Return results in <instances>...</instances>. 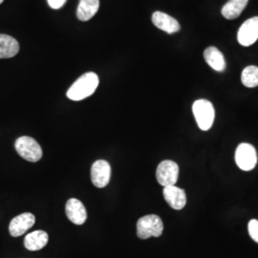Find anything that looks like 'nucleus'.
<instances>
[{"mask_svg":"<svg viewBox=\"0 0 258 258\" xmlns=\"http://www.w3.org/2000/svg\"><path fill=\"white\" fill-rule=\"evenodd\" d=\"M99 85V77L93 72H88L80 77L67 91V97L72 101H83L90 97Z\"/></svg>","mask_w":258,"mask_h":258,"instance_id":"obj_1","label":"nucleus"},{"mask_svg":"<svg viewBox=\"0 0 258 258\" xmlns=\"http://www.w3.org/2000/svg\"><path fill=\"white\" fill-rule=\"evenodd\" d=\"M164 231L162 219L155 214L146 215L137 222V235L141 239H148L150 237H159Z\"/></svg>","mask_w":258,"mask_h":258,"instance_id":"obj_2","label":"nucleus"},{"mask_svg":"<svg viewBox=\"0 0 258 258\" xmlns=\"http://www.w3.org/2000/svg\"><path fill=\"white\" fill-rule=\"evenodd\" d=\"M192 111L199 128L207 131L212 127L215 116L212 102L203 99L198 100L194 102Z\"/></svg>","mask_w":258,"mask_h":258,"instance_id":"obj_3","label":"nucleus"},{"mask_svg":"<svg viewBox=\"0 0 258 258\" xmlns=\"http://www.w3.org/2000/svg\"><path fill=\"white\" fill-rule=\"evenodd\" d=\"M17 152L28 162L36 163L42 158V149L35 139L23 136L16 141Z\"/></svg>","mask_w":258,"mask_h":258,"instance_id":"obj_4","label":"nucleus"},{"mask_svg":"<svg viewBox=\"0 0 258 258\" xmlns=\"http://www.w3.org/2000/svg\"><path fill=\"white\" fill-rule=\"evenodd\" d=\"M235 162L240 169L244 171L252 170L257 164L255 148L249 144H240L235 151Z\"/></svg>","mask_w":258,"mask_h":258,"instance_id":"obj_5","label":"nucleus"},{"mask_svg":"<svg viewBox=\"0 0 258 258\" xmlns=\"http://www.w3.org/2000/svg\"><path fill=\"white\" fill-rule=\"evenodd\" d=\"M179 177V166L175 162L166 160L160 163L157 167L156 178L158 183L164 187L174 185Z\"/></svg>","mask_w":258,"mask_h":258,"instance_id":"obj_6","label":"nucleus"},{"mask_svg":"<svg viewBox=\"0 0 258 258\" xmlns=\"http://www.w3.org/2000/svg\"><path fill=\"white\" fill-rule=\"evenodd\" d=\"M237 39L241 45L250 46L258 39V17L246 20L239 28Z\"/></svg>","mask_w":258,"mask_h":258,"instance_id":"obj_7","label":"nucleus"},{"mask_svg":"<svg viewBox=\"0 0 258 258\" xmlns=\"http://www.w3.org/2000/svg\"><path fill=\"white\" fill-rule=\"evenodd\" d=\"M111 177V166L108 162L104 160L96 161L91 167V180L96 187L106 186Z\"/></svg>","mask_w":258,"mask_h":258,"instance_id":"obj_8","label":"nucleus"},{"mask_svg":"<svg viewBox=\"0 0 258 258\" xmlns=\"http://www.w3.org/2000/svg\"><path fill=\"white\" fill-rule=\"evenodd\" d=\"M36 223V217L30 212H25L16 216L10 223V234L14 237H19L30 230Z\"/></svg>","mask_w":258,"mask_h":258,"instance_id":"obj_9","label":"nucleus"},{"mask_svg":"<svg viewBox=\"0 0 258 258\" xmlns=\"http://www.w3.org/2000/svg\"><path fill=\"white\" fill-rule=\"evenodd\" d=\"M65 211L68 219L76 225H83L87 219L86 209L84 205L78 199H69L66 203Z\"/></svg>","mask_w":258,"mask_h":258,"instance_id":"obj_10","label":"nucleus"},{"mask_svg":"<svg viewBox=\"0 0 258 258\" xmlns=\"http://www.w3.org/2000/svg\"><path fill=\"white\" fill-rule=\"evenodd\" d=\"M163 194L166 203L170 206V208L176 211L184 209L186 204V195L184 189L175 185H168L164 187Z\"/></svg>","mask_w":258,"mask_h":258,"instance_id":"obj_11","label":"nucleus"},{"mask_svg":"<svg viewBox=\"0 0 258 258\" xmlns=\"http://www.w3.org/2000/svg\"><path fill=\"white\" fill-rule=\"evenodd\" d=\"M152 22L157 28L167 34H174L181 29L177 19L163 12H155L152 15Z\"/></svg>","mask_w":258,"mask_h":258,"instance_id":"obj_12","label":"nucleus"},{"mask_svg":"<svg viewBox=\"0 0 258 258\" xmlns=\"http://www.w3.org/2000/svg\"><path fill=\"white\" fill-rule=\"evenodd\" d=\"M204 57L207 63L217 72H223L226 69V60L221 52L216 47L211 46L204 51Z\"/></svg>","mask_w":258,"mask_h":258,"instance_id":"obj_13","label":"nucleus"},{"mask_svg":"<svg viewBox=\"0 0 258 258\" xmlns=\"http://www.w3.org/2000/svg\"><path fill=\"white\" fill-rule=\"evenodd\" d=\"M48 240L49 236L45 231H33L26 235L24 239V246L26 249L32 251L39 250L46 246Z\"/></svg>","mask_w":258,"mask_h":258,"instance_id":"obj_14","label":"nucleus"},{"mask_svg":"<svg viewBox=\"0 0 258 258\" xmlns=\"http://www.w3.org/2000/svg\"><path fill=\"white\" fill-rule=\"evenodd\" d=\"M99 7V0H80L77 17L81 21H88L97 14Z\"/></svg>","mask_w":258,"mask_h":258,"instance_id":"obj_15","label":"nucleus"},{"mask_svg":"<svg viewBox=\"0 0 258 258\" xmlns=\"http://www.w3.org/2000/svg\"><path fill=\"white\" fill-rule=\"evenodd\" d=\"M18 40L8 35H0V58H10L19 53Z\"/></svg>","mask_w":258,"mask_h":258,"instance_id":"obj_16","label":"nucleus"},{"mask_svg":"<svg viewBox=\"0 0 258 258\" xmlns=\"http://www.w3.org/2000/svg\"><path fill=\"white\" fill-rule=\"evenodd\" d=\"M249 0H229L222 8V15L225 19H237L246 8Z\"/></svg>","mask_w":258,"mask_h":258,"instance_id":"obj_17","label":"nucleus"},{"mask_svg":"<svg viewBox=\"0 0 258 258\" xmlns=\"http://www.w3.org/2000/svg\"><path fill=\"white\" fill-rule=\"evenodd\" d=\"M241 82L249 88L258 86V67L252 65L246 67L241 75Z\"/></svg>","mask_w":258,"mask_h":258,"instance_id":"obj_18","label":"nucleus"},{"mask_svg":"<svg viewBox=\"0 0 258 258\" xmlns=\"http://www.w3.org/2000/svg\"><path fill=\"white\" fill-rule=\"evenodd\" d=\"M249 236L252 238L253 241L258 243V220L252 219L249 222L248 225Z\"/></svg>","mask_w":258,"mask_h":258,"instance_id":"obj_19","label":"nucleus"},{"mask_svg":"<svg viewBox=\"0 0 258 258\" xmlns=\"http://www.w3.org/2000/svg\"><path fill=\"white\" fill-rule=\"evenodd\" d=\"M66 0H48V3L51 8L53 9H59L65 4Z\"/></svg>","mask_w":258,"mask_h":258,"instance_id":"obj_20","label":"nucleus"},{"mask_svg":"<svg viewBox=\"0 0 258 258\" xmlns=\"http://www.w3.org/2000/svg\"><path fill=\"white\" fill-rule=\"evenodd\" d=\"M3 1H4V0H0V4H1Z\"/></svg>","mask_w":258,"mask_h":258,"instance_id":"obj_21","label":"nucleus"}]
</instances>
